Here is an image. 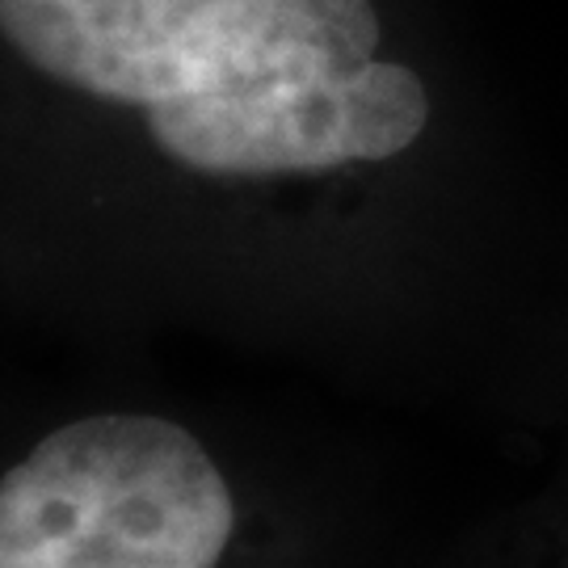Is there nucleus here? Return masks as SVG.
I'll list each match as a JSON object with an SVG mask.
<instances>
[{"instance_id": "nucleus-1", "label": "nucleus", "mask_w": 568, "mask_h": 568, "mask_svg": "<svg viewBox=\"0 0 568 568\" xmlns=\"http://www.w3.org/2000/svg\"><path fill=\"white\" fill-rule=\"evenodd\" d=\"M0 39L47 81L148 114L203 178H291L387 161L429 93L375 60L371 0H0Z\"/></svg>"}, {"instance_id": "nucleus-2", "label": "nucleus", "mask_w": 568, "mask_h": 568, "mask_svg": "<svg viewBox=\"0 0 568 568\" xmlns=\"http://www.w3.org/2000/svg\"><path fill=\"white\" fill-rule=\"evenodd\" d=\"M236 506L178 422L102 413L0 476V568H220Z\"/></svg>"}]
</instances>
